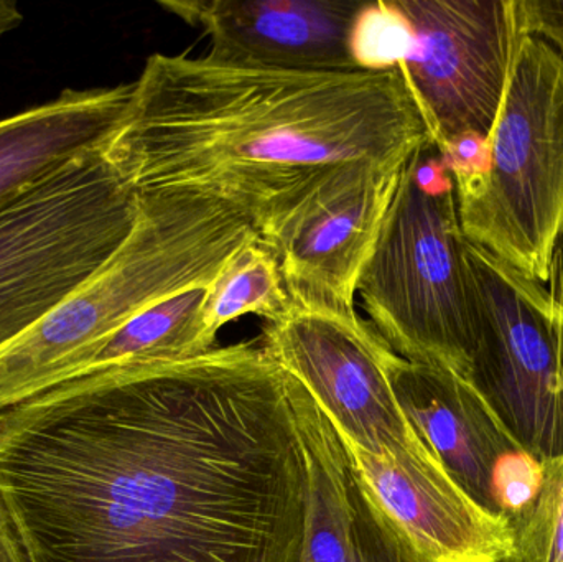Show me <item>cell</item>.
Wrapping results in <instances>:
<instances>
[{
	"instance_id": "1",
	"label": "cell",
	"mask_w": 563,
	"mask_h": 562,
	"mask_svg": "<svg viewBox=\"0 0 563 562\" xmlns=\"http://www.w3.org/2000/svg\"><path fill=\"white\" fill-rule=\"evenodd\" d=\"M32 562H300L308 471L260 340L63 379L0 409Z\"/></svg>"
},
{
	"instance_id": "2",
	"label": "cell",
	"mask_w": 563,
	"mask_h": 562,
	"mask_svg": "<svg viewBox=\"0 0 563 562\" xmlns=\"http://www.w3.org/2000/svg\"><path fill=\"white\" fill-rule=\"evenodd\" d=\"M430 142L397 66L291 71L155 53L102 155L135 195H210L260 231L328 168L406 165Z\"/></svg>"
},
{
	"instance_id": "3",
	"label": "cell",
	"mask_w": 563,
	"mask_h": 562,
	"mask_svg": "<svg viewBox=\"0 0 563 562\" xmlns=\"http://www.w3.org/2000/svg\"><path fill=\"white\" fill-rule=\"evenodd\" d=\"M114 256L22 339L0 353V409L68 376L85 356L158 300L208 286L227 261L261 240L230 201L151 191Z\"/></svg>"
},
{
	"instance_id": "4",
	"label": "cell",
	"mask_w": 563,
	"mask_h": 562,
	"mask_svg": "<svg viewBox=\"0 0 563 562\" xmlns=\"http://www.w3.org/2000/svg\"><path fill=\"white\" fill-rule=\"evenodd\" d=\"M455 184L430 142L410 157L356 293L376 332L407 362L466 379L472 312Z\"/></svg>"
},
{
	"instance_id": "5",
	"label": "cell",
	"mask_w": 563,
	"mask_h": 562,
	"mask_svg": "<svg viewBox=\"0 0 563 562\" xmlns=\"http://www.w3.org/2000/svg\"><path fill=\"white\" fill-rule=\"evenodd\" d=\"M492 168L456 197L466 240L548 283L563 243V56L521 32L493 125Z\"/></svg>"
},
{
	"instance_id": "6",
	"label": "cell",
	"mask_w": 563,
	"mask_h": 562,
	"mask_svg": "<svg viewBox=\"0 0 563 562\" xmlns=\"http://www.w3.org/2000/svg\"><path fill=\"white\" fill-rule=\"evenodd\" d=\"M137 217L102 148L0 205V353L101 271Z\"/></svg>"
},
{
	"instance_id": "7",
	"label": "cell",
	"mask_w": 563,
	"mask_h": 562,
	"mask_svg": "<svg viewBox=\"0 0 563 562\" xmlns=\"http://www.w3.org/2000/svg\"><path fill=\"white\" fill-rule=\"evenodd\" d=\"M472 312L466 382L536 464L563 454V243L548 283L465 240Z\"/></svg>"
},
{
	"instance_id": "8",
	"label": "cell",
	"mask_w": 563,
	"mask_h": 562,
	"mask_svg": "<svg viewBox=\"0 0 563 562\" xmlns=\"http://www.w3.org/2000/svg\"><path fill=\"white\" fill-rule=\"evenodd\" d=\"M260 342L347 444L393 461L432 451L394 395L393 349L354 309L290 299L280 317L264 323Z\"/></svg>"
},
{
	"instance_id": "9",
	"label": "cell",
	"mask_w": 563,
	"mask_h": 562,
	"mask_svg": "<svg viewBox=\"0 0 563 562\" xmlns=\"http://www.w3.org/2000/svg\"><path fill=\"white\" fill-rule=\"evenodd\" d=\"M410 42L397 68L437 148L489 135L498 118L519 29L516 0H396Z\"/></svg>"
},
{
	"instance_id": "10",
	"label": "cell",
	"mask_w": 563,
	"mask_h": 562,
	"mask_svg": "<svg viewBox=\"0 0 563 562\" xmlns=\"http://www.w3.org/2000/svg\"><path fill=\"white\" fill-rule=\"evenodd\" d=\"M406 165L350 162L318 175L260 228L291 300L353 310Z\"/></svg>"
},
{
	"instance_id": "11",
	"label": "cell",
	"mask_w": 563,
	"mask_h": 562,
	"mask_svg": "<svg viewBox=\"0 0 563 562\" xmlns=\"http://www.w3.org/2000/svg\"><path fill=\"white\" fill-rule=\"evenodd\" d=\"M387 375L400 408L452 481L486 514L509 521L534 491L541 465L462 376L407 362L394 350Z\"/></svg>"
},
{
	"instance_id": "12",
	"label": "cell",
	"mask_w": 563,
	"mask_h": 562,
	"mask_svg": "<svg viewBox=\"0 0 563 562\" xmlns=\"http://www.w3.org/2000/svg\"><path fill=\"white\" fill-rule=\"evenodd\" d=\"M366 2L336 0H161L210 38L208 56L291 71H356L357 19Z\"/></svg>"
},
{
	"instance_id": "13",
	"label": "cell",
	"mask_w": 563,
	"mask_h": 562,
	"mask_svg": "<svg viewBox=\"0 0 563 562\" xmlns=\"http://www.w3.org/2000/svg\"><path fill=\"white\" fill-rule=\"evenodd\" d=\"M287 378L308 471L300 562H429L371 491L330 419Z\"/></svg>"
},
{
	"instance_id": "14",
	"label": "cell",
	"mask_w": 563,
	"mask_h": 562,
	"mask_svg": "<svg viewBox=\"0 0 563 562\" xmlns=\"http://www.w3.org/2000/svg\"><path fill=\"white\" fill-rule=\"evenodd\" d=\"M134 82L65 89L58 98L0 119V205L88 152L121 124Z\"/></svg>"
},
{
	"instance_id": "15",
	"label": "cell",
	"mask_w": 563,
	"mask_h": 562,
	"mask_svg": "<svg viewBox=\"0 0 563 562\" xmlns=\"http://www.w3.org/2000/svg\"><path fill=\"white\" fill-rule=\"evenodd\" d=\"M207 287L174 294L142 310L63 379L122 366L185 362L210 352L218 335L205 316Z\"/></svg>"
},
{
	"instance_id": "16",
	"label": "cell",
	"mask_w": 563,
	"mask_h": 562,
	"mask_svg": "<svg viewBox=\"0 0 563 562\" xmlns=\"http://www.w3.org/2000/svg\"><path fill=\"white\" fill-rule=\"evenodd\" d=\"M290 307L279 260L263 240L251 241L208 284L205 316L214 333L240 317L276 320Z\"/></svg>"
},
{
	"instance_id": "17",
	"label": "cell",
	"mask_w": 563,
	"mask_h": 562,
	"mask_svg": "<svg viewBox=\"0 0 563 562\" xmlns=\"http://www.w3.org/2000/svg\"><path fill=\"white\" fill-rule=\"evenodd\" d=\"M505 562H563V454L541 464L538 484L509 517Z\"/></svg>"
},
{
	"instance_id": "18",
	"label": "cell",
	"mask_w": 563,
	"mask_h": 562,
	"mask_svg": "<svg viewBox=\"0 0 563 562\" xmlns=\"http://www.w3.org/2000/svg\"><path fill=\"white\" fill-rule=\"evenodd\" d=\"M443 164L455 184L456 197L470 194L483 184L492 168V141L489 135H459L439 148Z\"/></svg>"
},
{
	"instance_id": "19",
	"label": "cell",
	"mask_w": 563,
	"mask_h": 562,
	"mask_svg": "<svg viewBox=\"0 0 563 562\" xmlns=\"http://www.w3.org/2000/svg\"><path fill=\"white\" fill-rule=\"evenodd\" d=\"M519 29L538 36L563 56V0H516Z\"/></svg>"
},
{
	"instance_id": "20",
	"label": "cell",
	"mask_w": 563,
	"mask_h": 562,
	"mask_svg": "<svg viewBox=\"0 0 563 562\" xmlns=\"http://www.w3.org/2000/svg\"><path fill=\"white\" fill-rule=\"evenodd\" d=\"M0 562H32L2 500H0Z\"/></svg>"
},
{
	"instance_id": "21",
	"label": "cell",
	"mask_w": 563,
	"mask_h": 562,
	"mask_svg": "<svg viewBox=\"0 0 563 562\" xmlns=\"http://www.w3.org/2000/svg\"><path fill=\"white\" fill-rule=\"evenodd\" d=\"M23 22V13L13 0H0V38Z\"/></svg>"
}]
</instances>
